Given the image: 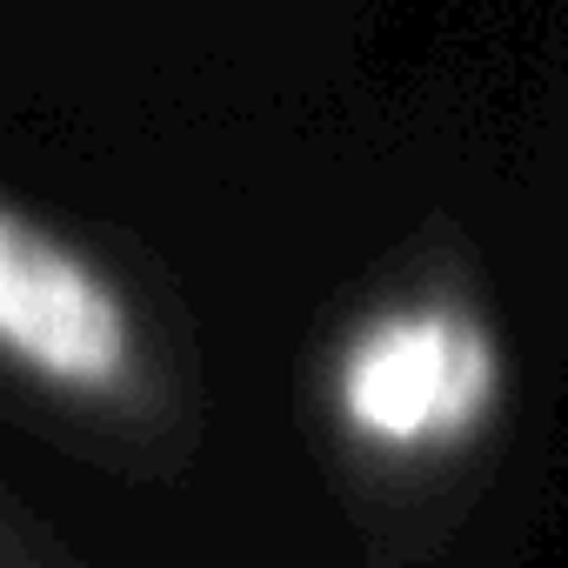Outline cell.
<instances>
[{"label":"cell","mask_w":568,"mask_h":568,"mask_svg":"<svg viewBox=\"0 0 568 568\" xmlns=\"http://www.w3.org/2000/svg\"><path fill=\"white\" fill-rule=\"evenodd\" d=\"M0 375L41 408L134 422L154 402L148 322L121 274L0 194Z\"/></svg>","instance_id":"1"},{"label":"cell","mask_w":568,"mask_h":568,"mask_svg":"<svg viewBox=\"0 0 568 568\" xmlns=\"http://www.w3.org/2000/svg\"><path fill=\"white\" fill-rule=\"evenodd\" d=\"M501 395V355L481 315L455 302H388L335 348L328 415L335 428L382 455L422 462L481 435Z\"/></svg>","instance_id":"2"}]
</instances>
